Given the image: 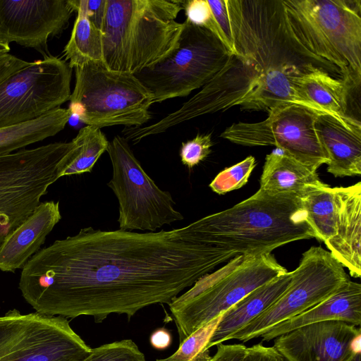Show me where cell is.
Segmentation results:
<instances>
[{"label": "cell", "mask_w": 361, "mask_h": 361, "mask_svg": "<svg viewBox=\"0 0 361 361\" xmlns=\"http://www.w3.org/2000/svg\"><path fill=\"white\" fill-rule=\"evenodd\" d=\"M10 49L9 43L0 38V54H8Z\"/></svg>", "instance_id": "obj_38"}, {"label": "cell", "mask_w": 361, "mask_h": 361, "mask_svg": "<svg viewBox=\"0 0 361 361\" xmlns=\"http://www.w3.org/2000/svg\"><path fill=\"white\" fill-rule=\"evenodd\" d=\"M212 271L202 218L158 232L90 226L36 252L18 287L37 313L100 323L111 314L130 319L145 307L169 305Z\"/></svg>", "instance_id": "obj_1"}, {"label": "cell", "mask_w": 361, "mask_h": 361, "mask_svg": "<svg viewBox=\"0 0 361 361\" xmlns=\"http://www.w3.org/2000/svg\"><path fill=\"white\" fill-rule=\"evenodd\" d=\"M235 55L188 101L197 117L225 111L266 110L293 103L307 106L297 80L315 68L340 73L298 39L282 0H226Z\"/></svg>", "instance_id": "obj_2"}, {"label": "cell", "mask_w": 361, "mask_h": 361, "mask_svg": "<svg viewBox=\"0 0 361 361\" xmlns=\"http://www.w3.org/2000/svg\"><path fill=\"white\" fill-rule=\"evenodd\" d=\"M360 328L341 321L302 326L274 338L286 361H345L360 352Z\"/></svg>", "instance_id": "obj_14"}, {"label": "cell", "mask_w": 361, "mask_h": 361, "mask_svg": "<svg viewBox=\"0 0 361 361\" xmlns=\"http://www.w3.org/2000/svg\"><path fill=\"white\" fill-rule=\"evenodd\" d=\"M341 321L355 326L361 324V285L349 279L332 295L302 313L281 322L260 338L270 341L298 327L324 321Z\"/></svg>", "instance_id": "obj_18"}, {"label": "cell", "mask_w": 361, "mask_h": 361, "mask_svg": "<svg viewBox=\"0 0 361 361\" xmlns=\"http://www.w3.org/2000/svg\"><path fill=\"white\" fill-rule=\"evenodd\" d=\"M51 319L37 312L22 314L16 309L0 316V361L21 356L41 338Z\"/></svg>", "instance_id": "obj_23"}, {"label": "cell", "mask_w": 361, "mask_h": 361, "mask_svg": "<svg viewBox=\"0 0 361 361\" xmlns=\"http://www.w3.org/2000/svg\"><path fill=\"white\" fill-rule=\"evenodd\" d=\"M360 352L353 353L345 361H361Z\"/></svg>", "instance_id": "obj_39"}, {"label": "cell", "mask_w": 361, "mask_h": 361, "mask_svg": "<svg viewBox=\"0 0 361 361\" xmlns=\"http://www.w3.org/2000/svg\"><path fill=\"white\" fill-rule=\"evenodd\" d=\"M291 276V271H288L263 284L225 311L204 350L228 341L233 334L269 308L286 290Z\"/></svg>", "instance_id": "obj_19"}, {"label": "cell", "mask_w": 361, "mask_h": 361, "mask_svg": "<svg viewBox=\"0 0 361 361\" xmlns=\"http://www.w3.org/2000/svg\"><path fill=\"white\" fill-rule=\"evenodd\" d=\"M324 184L317 172L281 151H273L266 157L259 189L271 195L292 194L300 198Z\"/></svg>", "instance_id": "obj_20"}, {"label": "cell", "mask_w": 361, "mask_h": 361, "mask_svg": "<svg viewBox=\"0 0 361 361\" xmlns=\"http://www.w3.org/2000/svg\"><path fill=\"white\" fill-rule=\"evenodd\" d=\"M90 21L102 31L106 11V0H75Z\"/></svg>", "instance_id": "obj_34"}, {"label": "cell", "mask_w": 361, "mask_h": 361, "mask_svg": "<svg viewBox=\"0 0 361 361\" xmlns=\"http://www.w3.org/2000/svg\"><path fill=\"white\" fill-rule=\"evenodd\" d=\"M61 219L59 202H40L34 212L0 245V270L14 273L40 249Z\"/></svg>", "instance_id": "obj_16"}, {"label": "cell", "mask_w": 361, "mask_h": 361, "mask_svg": "<svg viewBox=\"0 0 361 361\" xmlns=\"http://www.w3.org/2000/svg\"><path fill=\"white\" fill-rule=\"evenodd\" d=\"M255 165V158L249 156L221 171L210 183L209 188L219 195L238 190L247 183Z\"/></svg>", "instance_id": "obj_28"}, {"label": "cell", "mask_w": 361, "mask_h": 361, "mask_svg": "<svg viewBox=\"0 0 361 361\" xmlns=\"http://www.w3.org/2000/svg\"><path fill=\"white\" fill-rule=\"evenodd\" d=\"M307 219L317 239L325 242L336 233L338 213V187L327 184L314 188L300 198Z\"/></svg>", "instance_id": "obj_26"}, {"label": "cell", "mask_w": 361, "mask_h": 361, "mask_svg": "<svg viewBox=\"0 0 361 361\" xmlns=\"http://www.w3.org/2000/svg\"><path fill=\"white\" fill-rule=\"evenodd\" d=\"M72 68L47 55L0 84V128L38 118L70 100Z\"/></svg>", "instance_id": "obj_12"}, {"label": "cell", "mask_w": 361, "mask_h": 361, "mask_svg": "<svg viewBox=\"0 0 361 361\" xmlns=\"http://www.w3.org/2000/svg\"><path fill=\"white\" fill-rule=\"evenodd\" d=\"M91 352L67 318L53 316L41 338L12 361H83Z\"/></svg>", "instance_id": "obj_21"}, {"label": "cell", "mask_w": 361, "mask_h": 361, "mask_svg": "<svg viewBox=\"0 0 361 361\" xmlns=\"http://www.w3.org/2000/svg\"><path fill=\"white\" fill-rule=\"evenodd\" d=\"M268 114V117L259 122L233 123L220 136L244 146L274 145L314 172L328 163L314 128L317 116L323 113L289 103L278 106Z\"/></svg>", "instance_id": "obj_11"}, {"label": "cell", "mask_w": 361, "mask_h": 361, "mask_svg": "<svg viewBox=\"0 0 361 361\" xmlns=\"http://www.w3.org/2000/svg\"><path fill=\"white\" fill-rule=\"evenodd\" d=\"M174 49L157 63L134 75L150 92L154 103L186 97L204 87L231 56L207 29L185 20Z\"/></svg>", "instance_id": "obj_7"}, {"label": "cell", "mask_w": 361, "mask_h": 361, "mask_svg": "<svg viewBox=\"0 0 361 361\" xmlns=\"http://www.w3.org/2000/svg\"><path fill=\"white\" fill-rule=\"evenodd\" d=\"M291 274L289 286L281 297L229 340L245 343L260 337L275 325L326 300L350 279L342 264L320 246L305 251Z\"/></svg>", "instance_id": "obj_10"}, {"label": "cell", "mask_w": 361, "mask_h": 361, "mask_svg": "<svg viewBox=\"0 0 361 361\" xmlns=\"http://www.w3.org/2000/svg\"><path fill=\"white\" fill-rule=\"evenodd\" d=\"M106 152L113 168L107 185L118 201L119 229L155 232L164 225L183 219L171 193L160 189L146 173L128 140L116 135Z\"/></svg>", "instance_id": "obj_9"}, {"label": "cell", "mask_w": 361, "mask_h": 361, "mask_svg": "<svg viewBox=\"0 0 361 361\" xmlns=\"http://www.w3.org/2000/svg\"><path fill=\"white\" fill-rule=\"evenodd\" d=\"M71 2L77 12V17L70 39L63 50L66 61H68L71 68L89 62L103 63L102 31L90 21L83 9L75 4V0H71Z\"/></svg>", "instance_id": "obj_25"}, {"label": "cell", "mask_w": 361, "mask_h": 361, "mask_svg": "<svg viewBox=\"0 0 361 361\" xmlns=\"http://www.w3.org/2000/svg\"><path fill=\"white\" fill-rule=\"evenodd\" d=\"M72 146V141L53 142L0 156V245L61 178L63 161Z\"/></svg>", "instance_id": "obj_8"}, {"label": "cell", "mask_w": 361, "mask_h": 361, "mask_svg": "<svg viewBox=\"0 0 361 361\" xmlns=\"http://www.w3.org/2000/svg\"><path fill=\"white\" fill-rule=\"evenodd\" d=\"M302 44L335 66L351 88L361 82V1L282 0Z\"/></svg>", "instance_id": "obj_4"}, {"label": "cell", "mask_w": 361, "mask_h": 361, "mask_svg": "<svg viewBox=\"0 0 361 361\" xmlns=\"http://www.w3.org/2000/svg\"><path fill=\"white\" fill-rule=\"evenodd\" d=\"M180 0H106L102 32L103 64L135 75L176 47L183 23L176 20Z\"/></svg>", "instance_id": "obj_3"}, {"label": "cell", "mask_w": 361, "mask_h": 361, "mask_svg": "<svg viewBox=\"0 0 361 361\" xmlns=\"http://www.w3.org/2000/svg\"><path fill=\"white\" fill-rule=\"evenodd\" d=\"M314 128L328 159L327 171L335 177L361 174V123L345 121L332 114L317 116Z\"/></svg>", "instance_id": "obj_15"}, {"label": "cell", "mask_w": 361, "mask_h": 361, "mask_svg": "<svg viewBox=\"0 0 361 361\" xmlns=\"http://www.w3.org/2000/svg\"><path fill=\"white\" fill-rule=\"evenodd\" d=\"M72 142L63 161L61 177L91 172L109 143L99 128L89 126L81 128Z\"/></svg>", "instance_id": "obj_27"}, {"label": "cell", "mask_w": 361, "mask_h": 361, "mask_svg": "<svg viewBox=\"0 0 361 361\" xmlns=\"http://www.w3.org/2000/svg\"><path fill=\"white\" fill-rule=\"evenodd\" d=\"M183 9L186 19L190 23L204 27L221 42V32L207 0L184 1Z\"/></svg>", "instance_id": "obj_31"}, {"label": "cell", "mask_w": 361, "mask_h": 361, "mask_svg": "<svg viewBox=\"0 0 361 361\" xmlns=\"http://www.w3.org/2000/svg\"><path fill=\"white\" fill-rule=\"evenodd\" d=\"M338 213L336 233L324 242L351 276H361V182L338 187Z\"/></svg>", "instance_id": "obj_17"}, {"label": "cell", "mask_w": 361, "mask_h": 361, "mask_svg": "<svg viewBox=\"0 0 361 361\" xmlns=\"http://www.w3.org/2000/svg\"><path fill=\"white\" fill-rule=\"evenodd\" d=\"M216 346V351L212 356L209 350H202L191 361H241L246 346L243 344H223Z\"/></svg>", "instance_id": "obj_33"}, {"label": "cell", "mask_w": 361, "mask_h": 361, "mask_svg": "<svg viewBox=\"0 0 361 361\" xmlns=\"http://www.w3.org/2000/svg\"><path fill=\"white\" fill-rule=\"evenodd\" d=\"M241 361H286V360L273 346H266L260 342L247 347Z\"/></svg>", "instance_id": "obj_35"}, {"label": "cell", "mask_w": 361, "mask_h": 361, "mask_svg": "<svg viewBox=\"0 0 361 361\" xmlns=\"http://www.w3.org/2000/svg\"><path fill=\"white\" fill-rule=\"evenodd\" d=\"M69 109L59 108L35 120L0 128V156L56 135L68 123Z\"/></svg>", "instance_id": "obj_24"}, {"label": "cell", "mask_w": 361, "mask_h": 361, "mask_svg": "<svg viewBox=\"0 0 361 361\" xmlns=\"http://www.w3.org/2000/svg\"><path fill=\"white\" fill-rule=\"evenodd\" d=\"M73 11L71 0H0V38L44 53Z\"/></svg>", "instance_id": "obj_13"}, {"label": "cell", "mask_w": 361, "mask_h": 361, "mask_svg": "<svg viewBox=\"0 0 361 361\" xmlns=\"http://www.w3.org/2000/svg\"><path fill=\"white\" fill-rule=\"evenodd\" d=\"M218 317L199 328L187 337L178 349L171 355L156 361H191L199 353L204 350L221 317Z\"/></svg>", "instance_id": "obj_29"}, {"label": "cell", "mask_w": 361, "mask_h": 361, "mask_svg": "<svg viewBox=\"0 0 361 361\" xmlns=\"http://www.w3.org/2000/svg\"><path fill=\"white\" fill-rule=\"evenodd\" d=\"M296 87L300 97L309 108L345 121L355 119L347 114L350 89L342 79L315 68L302 75L297 80Z\"/></svg>", "instance_id": "obj_22"}, {"label": "cell", "mask_w": 361, "mask_h": 361, "mask_svg": "<svg viewBox=\"0 0 361 361\" xmlns=\"http://www.w3.org/2000/svg\"><path fill=\"white\" fill-rule=\"evenodd\" d=\"M83 361H146L145 356L131 339H123L92 348Z\"/></svg>", "instance_id": "obj_30"}, {"label": "cell", "mask_w": 361, "mask_h": 361, "mask_svg": "<svg viewBox=\"0 0 361 361\" xmlns=\"http://www.w3.org/2000/svg\"><path fill=\"white\" fill-rule=\"evenodd\" d=\"M150 343L157 350H164L171 343L172 337L170 332L165 329H158L150 336Z\"/></svg>", "instance_id": "obj_37"}, {"label": "cell", "mask_w": 361, "mask_h": 361, "mask_svg": "<svg viewBox=\"0 0 361 361\" xmlns=\"http://www.w3.org/2000/svg\"><path fill=\"white\" fill-rule=\"evenodd\" d=\"M74 69L75 82L68 109L83 123L99 129L133 128L152 118L153 96L134 75L109 70L101 62Z\"/></svg>", "instance_id": "obj_6"}, {"label": "cell", "mask_w": 361, "mask_h": 361, "mask_svg": "<svg viewBox=\"0 0 361 361\" xmlns=\"http://www.w3.org/2000/svg\"><path fill=\"white\" fill-rule=\"evenodd\" d=\"M30 63L10 54H0V84Z\"/></svg>", "instance_id": "obj_36"}, {"label": "cell", "mask_w": 361, "mask_h": 361, "mask_svg": "<svg viewBox=\"0 0 361 361\" xmlns=\"http://www.w3.org/2000/svg\"><path fill=\"white\" fill-rule=\"evenodd\" d=\"M288 271L271 253L240 255L200 278L169 304L181 343L257 288Z\"/></svg>", "instance_id": "obj_5"}, {"label": "cell", "mask_w": 361, "mask_h": 361, "mask_svg": "<svg viewBox=\"0 0 361 361\" xmlns=\"http://www.w3.org/2000/svg\"><path fill=\"white\" fill-rule=\"evenodd\" d=\"M213 145L211 134H198L192 140L182 142L180 157L183 164L193 168L211 153Z\"/></svg>", "instance_id": "obj_32"}]
</instances>
